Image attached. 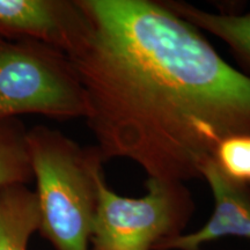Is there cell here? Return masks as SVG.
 <instances>
[{
    "label": "cell",
    "mask_w": 250,
    "mask_h": 250,
    "mask_svg": "<svg viewBox=\"0 0 250 250\" xmlns=\"http://www.w3.org/2000/svg\"><path fill=\"white\" fill-rule=\"evenodd\" d=\"M145 187L138 198L121 196L100 175L89 250H155L183 234L195 211L184 183L148 177Z\"/></svg>",
    "instance_id": "4"
},
{
    "label": "cell",
    "mask_w": 250,
    "mask_h": 250,
    "mask_svg": "<svg viewBox=\"0 0 250 250\" xmlns=\"http://www.w3.org/2000/svg\"><path fill=\"white\" fill-rule=\"evenodd\" d=\"M26 139L41 235L55 250H89L104 164L98 147H83L44 125L28 129Z\"/></svg>",
    "instance_id": "2"
},
{
    "label": "cell",
    "mask_w": 250,
    "mask_h": 250,
    "mask_svg": "<svg viewBox=\"0 0 250 250\" xmlns=\"http://www.w3.org/2000/svg\"><path fill=\"white\" fill-rule=\"evenodd\" d=\"M165 4L197 29L224 41L235 57L250 68V13L215 14L183 1H165Z\"/></svg>",
    "instance_id": "8"
},
{
    "label": "cell",
    "mask_w": 250,
    "mask_h": 250,
    "mask_svg": "<svg viewBox=\"0 0 250 250\" xmlns=\"http://www.w3.org/2000/svg\"><path fill=\"white\" fill-rule=\"evenodd\" d=\"M87 102L65 52L31 40L0 39V122L22 115L86 117Z\"/></svg>",
    "instance_id": "3"
},
{
    "label": "cell",
    "mask_w": 250,
    "mask_h": 250,
    "mask_svg": "<svg viewBox=\"0 0 250 250\" xmlns=\"http://www.w3.org/2000/svg\"><path fill=\"white\" fill-rule=\"evenodd\" d=\"M213 161L228 179L250 188V133L221 140L213 153Z\"/></svg>",
    "instance_id": "10"
},
{
    "label": "cell",
    "mask_w": 250,
    "mask_h": 250,
    "mask_svg": "<svg viewBox=\"0 0 250 250\" xmlns=\"http://www.w3.org/2000/svg\"><path fill=\"white\" fill-rule=\"evenodd\" d=\"M85 26L67 54L103 161L148 177H201L221 140L250 133V77L165 4L77 0Z\"/></svg>",
    "instance_id": "1"
},
{
    "label": "cell",
    "mask_w": 250,
    "mask_h": 250,
    "mask_svg": "<svg viewBox=\"0 0 250 250\" xmlns=\"http://www.w3.org/2000/svg\"><path fill=\"white\" fill-rule=\"evenodd\" d=\"M27 131L19 118L0 122V189L18 184L27 186L34 180Z\"/></svg>",
    "instance_id": "9"
},
{
    "label": "cell",
    "mask_w": 250,
    "mask_h": 250,
    "mask_svg": "<svg viewBox=\"0 0 250 250\" xmlns=\"http://www.w3.org/2000/svg\"><path fill=\"white\" fill-rule=\"evenodd\" d=\"M40 228L39 202L27 186L0 189V250H28Z\"/></svg>",
    "instance_id": "7"
},
{
    "label": "cell",
    "mask_w": 250,
    "mask_h": 250,
    "mask_svg": "<svg viewBox=\"0 0 250 250\" xmlns=\"http://www.w3.org/2000/svg\"><path fill=\"white\" fill-rule=\"evenodd\" d=\"M83 26L77 0H0V39L37 41L67 55Z\"/></svg>",
    "instance_id": "5"
},
{
    "label": "cell",
    "mask_w": 250,
    "mask_h": 250,
    "mask_svg": "<svg viewBox=\"0 0 250 250\" xmlns=\"http://www.w3.org/2000/svg\"><path fill=\"white\" fill-rule=\"evenodd\" d=\"M201 177L213 195V213L198 230L167 240L155 250H199L204 243L227 236L250 240V188L228 179L213 159L202 168Z\"/></svg>",
    "instance_id": "6"
}]
</instances>
